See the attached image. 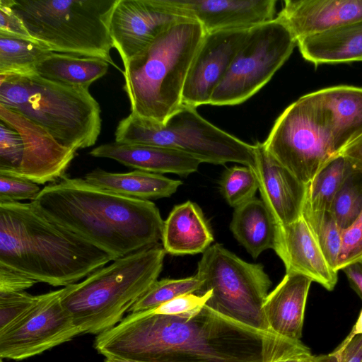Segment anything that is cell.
<instances>
[{
  "label": "cell",
  "instance_id": "obj_39",
  "mask_svg": "<svg viewBox=\"0 0 362 362\" xmlns=\"http://www.w3.org/2000/svg\"><path fill=\"white\" fill-rule=\"evenodd\" d=\"M320 362H362V334L342 341L330 354L320 356Z\"/></svg>",
  "mask_w": 362,
  "mask_h": 362
},
{
  "label": "cell",
  "instance_id": "obj_8",
  "mask_svg": "<svg viewBox=\"0 0 362 362\" xmlns=\"http://www.w3.org/2000/svg\"><path fill=\"white\" fill-rule=\"evenodd\" d=\"M117 0H9L30 35L54 52L93 57L117 66L110 19Z\"/></svg>",
  "mask_w": 362,
  "mask_h": 362
},
{
  "label": "cell",
  "instance_id": "obj_19",
  "mask_svg": "<svg viewBox=\"0 0 362 362\" xmlns=\"http://www.w3.org/2000/svg\"><path fill=\"white\" fill-rule=\"evenodd\" d=\"M276 18L295 39L334 30L362 19V0H286Z\"/></svg>",
  "mask_w": 362,
  "mask_h": 362
},
{
  "label": "cell",
  "instance_id": "obj_1",
  "mask_svg": "<svg viewBox=\"0 0 362 362\" xmlns=\"http://www.w3.org/2000/svg\"><path fill=\"white\" fill-rule=\"evenodd\" d=\"M305 346L245 326L206 305L192 317L130 313L94 341L105 358L145 362H272Z\"/></svg>",
  "mask_w": 362,
  "mask_h": 362
},
{
  "label": "cell",
  "instance_id": "obj_31",
  "mask_svg": "<svg viewBox=\"0 0 362 362\" xmlns=\"http://www.w3.org/2000/svg\"><path fill=\"white\" fill-rule=\"evenodd\" d=\"M202 281L196 274L182 279H163L155 281L148 291L130 308V313L153 309L180 296L199 293Z\"/></svg>",
  "mask_w": 362,
  "mask_h": 362
},
{
  "label": "cell",
  "instance_id": "obj_26",
  "mask_svg": "<svg viewBox=\"0 0 362 362\" xmlns=\"http://www.w3.org/2000/svg\"><path fill=\"white\" fill-rule=\"evenodd\" d=\"M108 68L109 64L100 58L53 52L38 62L33 73L56 83L88 89Z\"/></svg>",
  "mask_w": 362,
  "mask_h": 362
},
{
  "label": "cell",
  "instance_id": "obj_6",
  "mask_svg": "<svg viewBox=\"0 0 362 362\" xmlns=\"http://www.w3.org/2000/svg\"><path fill=\"white\" fill-rule=\"evenodd\" d=\"M165 253L159 244L146 247L64 287L62 305L81 333L98 334L118 324L158 280Z\"/></svg>",
  "mask_w": 362,
  "mask_h": 362
},
{
  "label": "cell",
  "instance_id": "obj_3",
  "mask_svg": "<svg viewBox=\"0 0 362 362\" xmlns=\"http://www.w3.org/2000/svg\"><path fill=\"white\" fill-rule=\"evenodd\" d=\"M362 134V88L337 86L304 95L275 121L265 150L308 185Z\"/></svg>",
  "mask_w": 362,
  "mask_h": 362
},
{
  "label": "cell",
  "instance_id": "obj_28",
  "mask_svg": "<svg viewBox=\"0 0 362 362\" xmlns=\"http://www.w3.org/2000/svg\"><path fill=\"white\" fill-rule=\"evenodd\" d=\"M52 52L37 40L0 35V75L33 73Z\"/></svg>",
  "mask_w": 362,
  "mask_h": 362
},
{
  "label": "cell",
  "instance_id": "obj_30",
  "mask_svg": "<svg viewBox=\"0 0 362 362\" xmlns=\"http://www.w3.org/2000/svg\"><path fill=\"white\" fill-rule=\"evenodd\" d=\"M329 211L341 230L349 228L361 213L362 170L354 165L337 192Z\"/></svg>",
  "mask_w": 362,
  "mask_h": 362
},
{
  "label": "cell",
  "instance_id": "obj_27",
  "mask_svg": "<svg viewBox=\"0 0 362 362\" xmlns=\"http://www.w3.org/2000/svg\"><path fill=\"white\" fill-rule=\"evenodd\" d=\"M353 167L341 153L329 160L307 185L306 204L313 210L329 211L332 201Z\"/></svg>",
  "mask_w": 362,
  "mask_h": 362
},
{
  "label": "cell",
  "instance_id": "obj_41",
  "mask_svg": "<svg viewBox=\"0 0 362 362\" xmlns=\"http://www.w3.org/2000/svg\"><path fill=\"white\" fill-rule=\"evenodd\" d=\"M341 270L346 276L351 287L362 300V259L344 266Z\"/></svg>",
  "mask_w": 362,
  "mask_h": 362
},
{
  "label": "cell",
  "instance_id": "obj_21",
  "mask_svg": "<svg viewBox=\"0 0 362 362\" xmlns=\"http://www.w3.org/2000/svg\"><path fill=\"white\" fill-rule=\"evenodd\" d=\"M313 281L295 273H286L269 293L263 312L271 332L281 337L300 341L308 291Z\"/></svg>",
  "mask_w": 362,
  "mask_h": 362
},
{
  "label": "cell",
  "instance_id": "obj_43",
  "mask_svg": "<svg viewBox=\"0 0 362 362\" xmlns=\"http://www.w3.org/2000/svg\"><path fill=\"white\" fill-rule=\"evenodd\" d=\"M320 356L312 354L309 348L284 355L272 362H320Z\"/></svg>",
  "mask_w": 362,
  "mask_h": 362
},
{
  "label": "cell",
  "instance_id": "obj_35",
  "mask_svg": "<svg viewBox=\"0 0 362 362\" xmlns=\"http://www.w3.org/2000/svg\"><path fill=\"white\" fill-rule=\"evenodd\" d=\"M211 296L209 291L203 293L184 294L149 310L158 315L192 317L200 312Z\"/></svg>",
  "mask_w": 362,
  "mask_h": 362
},
{
  "label": "cell",
  "instance_id": "obj_46",
  "mask_svg": "<svg viewBox=\"0 0 362 362\" xmlns=\"http://www.w3.org/2000/svg\"><path fill=\"white\" fill-rule=\"evenodd\" d=\"M1 358V362H3V358Z\"/></svg>",
  "mask_w": 362,
  "mask_h": 362
},
{
  "label": "cell",
  "instance_id": "obj_12",
  "mask_svg": "<svg viewBox=\"0 0 362 362\" xmlns=\"http://www.w3.org/2000/svg\"><path fill=\"white\" fill-rule=\"evenodd\" d=\"M64 288L38 296L28 313L0 333V358L24 360L81 334L62 305Z\"/></svg>",
  "mask_w": 362,
  "mask_h": 362
},
{
  "label": "cell",
  "instance_id": "obj_25",
  "mask_svg": "<svg viewBox=\"0 0 362 362\" xmlns=\"http://www.w3.org/2000/svg\"><path fill=\"white\" fill-rule=\"evenodd\" d=\"M277 223L262 199L254 197L235 208L230 229L254 258L274 249Z\"/></svg>",
  "mask_w": 362,
  "mask_h": 362
},
{
  "label": "cell",
  "instance_id": "obj_15",
  "mask_svg": "<svg viewBox=\"0 0 362 362\" xmlns=\"http://www.w3.org/2000/svg\"><path fill=\"white\" fill-rule=\"evenodd\" d=\"M0 121L16 129L21 136L23 158L20 177L43 185L55 182L65 175L76 151L60 144L45 129L2 105Z\"/></svg>",
  "mask_w": 362,
  "mask_h": 362
},
{
  "label": "cell",
  "instance_id": "obj_16",
  "mask_svg": "<svg viewBox=\"0 0 362 362\" xmlns=\"http://www.w3.org/2000/svg\"><path fill=\"white\" fill-rule=\"evenodd\" d=\"M255 165L252 168L258 182L261 198L279 225L293 223L302 216L307 185L300 181L257 142Z\"/></svg>",
  "mask_w": 362,
  "mask_h": 362
},
{
  "label": "cell",
  "instance_id": "obj_22",
  "mask_svg": "<svg viewBox=\"0 0 362 362\" xmlns=\"http://www.w3.org/2000/svg\"><path fill=\"white\" fill-rule=\"evenodd\" d=\"M161 240L166 253L196 255L211 246L214 236L202 209L187 201L175 206L164 221Z\"/></svg>",
  "mask_w": 362,
  "mask_h": 362
},
{
  "label": "cell",
  "instance_id": "obj_34",
  "mask_svg": "<svg viewBox=\"0 0 362 362\" xmlns=\"http://www.w3.org/2000/svg\"><path fill=\"white\" fill-rule=\"evenodd\" d=\"M38 296L26 291L0 294V333L24 317L36 303Z\"/></svg>",
  "mask_w": 362,
  "mask_h": 362
},
{
  "label": "cell",
  "instance_id": "obj_36",
  "mask_svg": "<svg viewBox=\"0 0 362 362\" xmlns=\"http://www.w3.org/2000/svg\"><path fill=\"white\" fill-rule=\"evenodd\" d=\"M40 190L37 184L23 177L0 175V202L33 201Z\"/></svg>",
  "mask_w": 362,
  "mask_h": 362
},
{
  "label": "cell",
  "instance_id": "obj_18",
  "mask_svg": "<svg viewBox=\"0 0 362 362\" xmlns=\"http://www.w3.org/2000/svg\"><path fill=\"white\" fill-rule=\"evenodd\" d=\"M273 250L284 262L286 273L303 275L328 291L334 288L338 272L328 264L302 216L289 224H277Z\"/></svg>",
  "mask_w": 362,
  "mask_h": 362
},
{
  "label": "cell",
  "instance_id": "obj_2",
  "mask_svg": "<svg viewBox=\"0 0 362 362\" xmlns=\"http://www.w3.org/2000/svg\"><path fill=\"white\" fill-rule=\"evenodd\" d=\"M49 220L70 230L115 259L154 246L164 221L150 200L117 194L64 175L31 201Z\"/></svg>",
  "mask_w": 362,
  "mask_h": 362
},
{
  "label": "cell",
  "instance_id": "obj_10",
  "mask_svg": "<svg viewBox=\"0 0 362 362\" xmlns=\"http://www.w3.org/2000/svg\"><path fill=\"white\" fill-rule=\"evenodd\" d=\"M197 274L203 284L197 293H211L207 306L245 326L272 333L263 312L272 281L262 264L245 262L217 243L203 253Z\"/></svg>",
  "mask_w": 362,
  "mask_h": 362
},
{
  "label": "cell",
  "instance_id": "obj_4",
  "mask_svg": "<svg viewBox=\"0 0 362 362\" xmlns=\"http://www.w3.org/2000/svg\"><path fill=\"white\" fill-rule=\"evenodd\" d=\"M115 259L47 218L31 202H0V266L37 283L65 287Z\"/></svg>",
  "mask_w": 362,
  "mask_h": 362
},
{
  "label": "cell",
  "instance_id": "obj_40",
  "mask_svg": "<svg viewBox=\"0 0 362 362\" xmlns=\"http://www.w3.org/2000/svg\"><path fill=\"white\" fill-rule=\"evenodd\" d=\"M37 282L7 267L0 266V294L25 291Z\"/></svg>",
  "mask_w": 362,
  "mask_h": 362
},
{
  "label": "cell",
  "instance_id": "obj_13",
  "mask_svg": "<svg viewBox=\"0 0 362 362\" xmlns=\"http://www.w3.org/2000/svg\"><path fill=\"white\" fill-rule=\"evenodd\" d=\"M186 18H189L166 0H117L110 16V33L123 66L164 30Z\"/></svg>",
  "mask_w": 362,
  "mask_h": 362
},
{
  "label": "cell",
  "instance_id": "obj_23",
  "mask_svg": "<svg viewBox=\"0 0 362 362\" xmlns=\"http://www.w3.org/2000/svg\"><path fill=\"white\" fill-rule=\"evenodd\" d=\"M306 60L315 64L362 61V19L297 42Z\"/></svg>",
  "mask_w": 362,
  "mask_h": 362
},
{
  "label": "cell",
  "instance_id": "obj_33",
  "mask_svg": "<svg viewBox=\"0 0 362 362\" xmlns=\"http://www.w3.org/2000/svg\"><path fill=\"white\" fill-rule=\"evenodd\" d=\"M22 158L23 146L20 134L0 121V175L20 177Z\"/></svg>",
  "mask_w": 362,
  "mask_h": 362
},
{
  "label": "cell",
  "instance_id": "obj_11",
  "mask_svg": "<svg viewBox=\"0 0 362 362\" xmlns=\"http://www.w3.org/2000/svg\"><path fill=\"white\" fill-rule=\"evenodd\" d=\"M296 44L288 27L276 18L251 28L209 104L235 105L248 100L271 80Z\"/></svg>",
  "mask_w": 362,
  "mask_h": 362
},
{
  "label": "cell",
  "instance_id": "obj_37",
  "mask_svg": "<svg viewBox=\"0 0 362 362\" xmlns=\"http://www.w3.org/2000/svg\"><path fill=\"white\" fill-rule=\"evenodd\" d=\"M360 259H362V211L356 221L341 232L338 271L344 266Z\"/></svg>",
  "mask_w": 362,
  "mask_h": 362
},
{
  "label": "cell",
  "instance_id": "obj_32",
  "mask_svg": "<svg viewBox=\"0 0 362 362\" xmlns=\"http://www.w3.org/2000/svg\"><path fill=\"white\" fill-rule=\"evenodd\" d=\"M258 182L254 170L249 166H233L227 169L221 180V192L232 207L255 197Z\"/></svg>",
  "mask_w": 362,
  "mask_h": 362
},
{
  "label": "cell",
  "instance_id": "obj_9",
  "mask_svg": "<svg viewBox=\"0 0 362 362\" xmlns=\"http://www.w3.org/2000/svg\"><path fill=\"white\" fill-rule=\"evenodd\" d=\"M115 141L163 146L175 149L202 163L223 165L238 163L252 168L255 165V148L216 127L195 107L182 105L164 124L130 113L119 123Z\"/></svg>",
  "mask_w": 362,
  "mask_h": 362
},
{
  "label": "cell",
  "instance_id": "obj_42",
  "mask_svg": "<svg viewBox=\"0 0 362 362\" xmlns=\"http://www.w3.org/2000/svg\"><path fill=\"white\" fill-rule=\"evenodd\" d=\"M340 153L362 170V134L349 144Z\"/></svg>",
  "mask_w": 362,
  "mask_h": 362
},
{
  "label": "cell",
  "instance_id": "obj_5",
  "mask_svg": "<svg viewBox=\"0 0 362 362\" xmlns=\"http://www.w3.org/2000/svg\"><path fill=\"white\" fill-rule=\"evenodd\" d=\"M204 35L198 21H178L124 65L132 113L164 124L182 107L187 76Z\"/></svg>",
  "mask_w": 362,
  "mask_h": 362
},
{
  "label": "cell",
  "instance_id": "obj_17",
  "mask_svg": "<svg viewBox=\"0 0 362 362\" xmlns=\"http://www.w3.org/2000/svg\"><path fill=\"white\" fill-rule=\"evenodd\" d=\"M205 33L250 29L274 19L276 0H166Z\"/></svg>",
  "mask_w": 362,
  "mask_h": 362
},
{
  "label": "cell",
  "instance_id": "obj_29",
  "mask_svg": "<svg viewBox=\"0 0 362 362\" xmlns=\"http://www.w3.org/2000/svg\"><path fill=\"white\" fill-rule=\"evenodd\" d=\"M302 217L307 223L330 267L338 272L341 232L330 211L312 209L305 202Z\"/></svg>",
  "mask_w": 362,
  "mask_h": 362
},
{
  "label": "cell",
  "instance_id": "obj_14",
  "mask_svg": "<svg viewBox=\"0 0 362 362\" xmlns=\"http://www.w3.org/2000/svg\"><path fill=\"white\" fill-rule=\"evenodd\" d=\"M250 29L205 33L189 67L182 91V105L197 107L209 104Z\"/></svg>",
  "mask_w": 362,
  "mask_h": 362
},
{
  "label": "cell",
  "instance_id": "obj_20",
  "mask_svg": "<svg viewBox=\"0 0 362 362\" xmlns=\"http://www.w3.org/2000/svg\"><path fill=\"white\" fill-rule=\"evenodd\" d=\"M90 155L115 160L136 170L186 177L197 171L202 162L184 152L157 146L116 141L93 148Z\"/></svg>",
  "mask_w": 362,
  "mask_h": 362
},
{
  "label": "cell",
  "instance_id": "obj_45",
  "mask_svg": "<svg viewBox=\"0 0 362 362\" xmlns=\"http://www.w3.org/2000/svg\"><path fill=\"white\" fill-rule=\"evenodd\" d=\"M105 362H145V361H132L119 358L115 357H106L105 358Z\"/></svg>",
  "mask_w": 362,
  "mask_h": 362
},
{
  "label": "cell",
  "instance_id": "obj_38",
  "mask_svg": "<svg viewBox=\"0 0 362 362\" xmlns=\"http://www.w3.org/2000/svg\"><path fill=\"white\" fill-rule=\"evenodd\" d=\"M0 35L35 40L11 7L9 0H0Z\"/></svg>",
  "mask_w": 362,
  "mask_h": 362
},
{
  "label": "cell",
  "instance_id": "obj_24",
  "mask_svg": "<svg viewBox=\"0 0 362 362\" xmlns=\"http://www.w3.org/2000/svg\"><path fill=\"white\" fill-rule=\"evenodd\" d=\"M84 179L109 192L142 200L169 197L182 184L180 180L140 170L111 173L97 168L87 173Z\"/></svg>",
  "mask_w": 362,
  "mask_h": 362
},
{
  "label": "cell",
  "instance_id": "obj_44",
  "mask_svg": "<svg viewBox=\"0 0 362 362\" xmlns=\"http://www.w3.org/2000/svg\"><path fill=\"white\" fill-rule=\"evenodd\" d=\"M358 334H362V309L355 325L352 327V329L351 330L349 335L344 339L343 342L348 341L354 337Z\"/></svg>",
  "mask_w": 362,
  "mask_h": 362
},
{
  "label": "cell",
  "instance_id": "obj_7",
  "mask_svg": "<svg viewBox=\"0 0 362 362\" xmlns=\"http://www.w3.org/2000/svg\"><path fill=\"white\" fill-rule=\"evenodd\" d=\"M0 105L23 115L76 151L93 146L100 133V105L88 89L35 73L0 75Z\"/></svg>",
  "mask_w": 362,
  "mask_h": 362
}]
</instances>
